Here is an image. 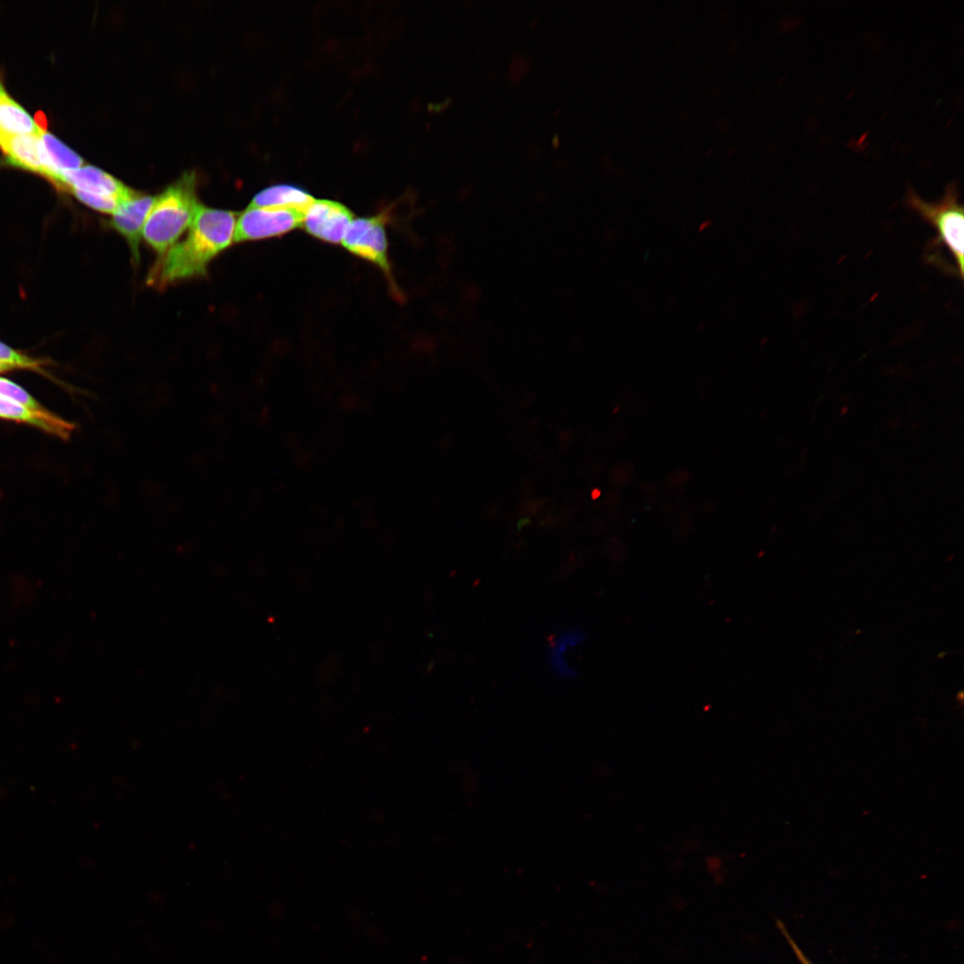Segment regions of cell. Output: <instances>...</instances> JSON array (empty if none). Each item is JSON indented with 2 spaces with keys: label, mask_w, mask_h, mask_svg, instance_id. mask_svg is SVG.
<instances>
[{
  "label": "cell",
  "mask_w": 964,
  "mask_h": 964,
  "mask_svg": "<svg viewBox=\"0 0 964 964\" xmlns=\"http://www.w3.org/2000/svg\"><path fill=\"white\" fill-rule=\"evenodd\" d=\"M584 640V635L577 630L566 632L558 639L554 648L551 652V662L553 669L559 675L562 677H572L576 674L575 671L567 667L563 660V652L569 645L577 644Z\"/></svg>",
  "instance_id": "cell-14"
},
{
  "label": "cell",
  "mask_w": 964,
  "mask_h": 964,
  "mask_svg": "<svg viewBox=\"0 0 964 964\" xmlns=\"http://www.w3.org/2000/svg\"><path fill=\"white\" fill-rule=\"evenodd\" d=\"M237 215L202 206L186 237L173 245L153 267L148 281L157 287L204 275L210 262L235 238Z\"/></svg>",
  "instance_id": "cell-1"
},
{
  "label": "cell",
  "mask_w": 964,
  "mask_h": 964,
  "mask_svg": "<svg viewBox=\"0 0 964 964\" xmlns=\"http://www.w3.org/2000/svg\"><path fill=\"white\" fill-rule=\"evenodd\" d=\"M0 418L25 422L45 431L66 438L72 425L46 409L31 410L24 405L0 395Z\"/></svg>",
  "instance_id": "cell-10"
},
{
  "label": "cell",
  "mask_w": 964,
  "mask_h": 964,
  "mask_svg": "<svg viewBox=\"0 0 964 964\" xmlns=\"http://www.w3.org/2000/svg\"><path fill=\"white\" fill-rule=\"evenodd\" d=\"M0 395L15 401L31 410L45 409L21 386L3 378H0Z\"/></svg>",
  "instance_id": "cell-16"
},
{
  "label": "cell",
  "mask_w": 964,
  "mask_h": 964,
  "mask_svg": "<svg viewBox=\"0 0 964 964\" xmlns=\"http://www.w3.org/2000/svg\"><path fill=\"white\" fill-rule=\"evenodd\" d=\"M15 369L12 365L0 361V372Z\"/></svg>",
  "instance_id": "cell-21"
},
{
  "label": "cell",
  "mask_w": 964,
  "mask_h": 964,
  "mask_svg": "<svg viewBox=\"0 0 964 964\" xmlns=\"http://www.w3.org/2000/svg\"><path fill=\"white\" fill-rule=\"evenodd\" d=\"M35 122L37 129L43 132H46L47 127V120L43 112H37L35 114Z\"/></svg>",
  "instance_id": "cell-19"
},
{
  "label": "cell",
  "mask_w": 964,
  "mask_h": 964,
  "mask_svg": "<svg viewBox=\"0 0 964 964\" xmlns=\"http://www.w3.org/2000/svg\"><path fill=\"white\" fill-rule=\"evenodd\" d=\"M29 114L12 100L0 83V137L39 133Z\"/></svg>",
  "instance_id": "cell-12"
},
{
  "label": "cell",
  "mask_w": 964,
  "mask_h": 964,
  "mask_svg": "<svg viewBox=\"0 0 964 964\" xmlns=\"http://www.w3.org/2000/svg\"><path fill=\"white\" fill-rule=\"evenodd\" d=\"M528 523H529V519H520V520L519 521V523H518V528H519V529H520V528H523V527H524L525 525H527V524H528Z\"/></svg>",
  "instance_id": "cell-22"
},
{
  "label": "cell",
  "mask_w": 964,
  "mask_h": 964,
  "mask_svg": "<svg viewBox=\"0 0 964 964\" xmlns=\"http://www.w3.org/2000/svg\"><path fill=\"white\" fill-rule=\"evenodd\" d=\"M154 197L134 192L112 213V227L127 240L134 260H139V244L143 229L154 203Z\"/></svg>",
  "instance_id": "cell-8"
},
{
  "label": "cell",
  "mask_w": 964,
  "mask_h": 964,
  "mask_svg": "<svg viewBox=\"0 0 964 964\" xmlns=\"http://www.w3.org/2000/svg\"><path fill=\"white\" fill-rule=\"evenodd\" d=\"M0 361L16 368L36 370L39 363L0 342Z\"/></svg>",
  "instance_id": "cell-17"
},
{
  "label": "cell",
  "mask_w": 964,
  "mask_h": 964,
  "mask_svg": "<svg viewBox=\"0 0 964 964\" xmlns=\"http://www.w3.org/2000/svg\"><path fill=\"white\" fill-rule=\"evenodd\" d=\"M312 201L313 198L298 187L275 185L256 194L250 206L288 209L304 212Z\"/></svg>",
  "instance_id": "cell-11"
},
{
  "label": "cell",
  "mask_w": 964,
  "mask_h": 964,
  "mask_svg": "<svg viewBox=\"0 0 964 964\" xmlns=\"http://www.w3.org/2000/svg\"><path fill=\"white\" fill-rule=\"evenodd\" d=\"M352 212L330 200H314L303 212L302 227L312 237L327 243H342L352 223Z\"/></svg>",
  "instance_id": "cell-6"
},
{
  "label": "cell",
  "mask_w": 964,
  "mask_h": 964,
  "mask_svg": "<svg viewBox=\"0 0 964 964\" xmlns=\"http://www.w3.org/2000/svg\"><path fill=\"white\" fill-rule=\"evenodd\" d=\"M385 224L381 215L354 219L341 244L352 253L379 267L392 281Z\"/></svg>",
  "instance_id": "cell-5"
},
{
  "label": "cell",
  "mask_w": 964,
  "mask_h": 964,
  "mask_svg": "<svg viewBox=\"0 0 964 964\" xmlns=\"http://www.w3.org/2000/svg\"><path fill=\"white\" fill-rule=\"evenodd\" d=\"M71 191L89 207L105 213H114L122 203L115 197L99 195L79 189H71Z\"/></svg>",
  "instance_id": "cell-15"
},
{
  "label": "cell",
  "mask_w": 964,
  "mask_h": 964,
  "mask_svg": "<svg viewBox=\"0 0 964 964\" xmlns=\"http://www.w3.org/2000/svg\"><path fill=\"white\" fill-rule=\"evenodd\" d=\"M40 137L51 162L60 174L83 166L82 158L54 135L40 131Z\"/></svg>",
  "instance_id": "cell-13"
},
{
  "label": "cell",
  "mask_w": 964,
  "mask_h": 964,
  "mask_svg": "<svg viewBox=\"0 0 964 964\" xmlns=\"http://www.w3.org/2000/svg\"><path fill=\"white\" fill-rule=\"evenodd\" d=\"M711 225H712V220H705L702 223H700V225L698 226V231L699 232H703V231L707 230Z\"/></svg>",
  "instance_id": "cell-20"
},
{
  "label": "cell",
  "mask_w": 964,
  "mask_h": 964,
  "mask_svg": "<svg viewBox=\"0 0 964 964\" xmlns=\"http://www.w3.org/2000/svg\"><path fill=\"white\" fill-rule=\"evenodd\" d=\"M0 146L8 163L38 172L56 184L60 173L51 162L39 133L0 137Z\"/></svg>",
  "instance_id": "cell-7"
},
{
  "label": "cell",
  "mask_w": 964,
  "mask_h": 964,
  "mask_svg": "<svg viewBox=\"0 0 964 964\" xmlns=\"http://www.w3.org/2000/svg\"><path fill=\"white\" fill-rule=\"evenodd\" d=\"M906 203L909 208L918 214L936 230V239L933 242L943 245L957 264L960 278H963L964 266V211L959 202L956 183L947 186L943 196L937 202L927 203L910 187L907 192Z\"/></svg>",
  "instance_id": "cell-3"
},
{
  "label": "cell",
  "mask_w": 964,
  "mask_h": 964,
  "mask_svg": "<svg viewBox=\"0 0 964 964\" xmlns=\"http://www.w3.org/2000/svg\"><path fill=\"white\" fill-rule=\"evenodd\" d=\"M303 220V212L249 206L237 215L234 241L239 243L278 237L302 227Z\"/></svg>",
  "instance_id": "cell-4"
},
{
  "label": "cell",
  "mask_w": 964,
  "mask_h": 964,
  "mask_svg": "<svg viewBox=\"0 0 964 964\" xmlns=\"http://www.w3.org/2000/svg\"><path fill=\"white\" fill-rule=\"evenodd\" d=\"M200 207L195 178L186 173L154 199L143 229L145 241L162 256L189 229Z\"/></svg>",
  "instance_id": "cell-2"
},
{
  "label": "cell",
  "mask_w": 964,
  "mask_h": 964,
  "mask_svg": "<svg viewBox=\"0 0 964 964\" xmlns=\"http://www.w3.org/2000/svg\"><path fill=\"white\" fill-rule=\"evenodd\" d=\"M777 925H778V927L780 928L782 934L784 935V936L787 940L788 943L790 944L793 952H794V954H795L796 958L798 959V960L800 961V963L801 964H814L806 956V954L802 951V949L797 945V943L792 938L791 935L788 933V931L786 930L785 926L780 921H777Z\"/></svg>",
  "instance_id": "cell-18"
},
{
  "label": "cell",
  "mask_w": 964,
  "mask_h": 964,
  "mask_svg": "<svg viewBox=\"0 0 964 964\" xmlns=\"http://www.w3.org/2000/svg\"><path fill=\"white\" fill-rule=\"evenodd\" d=\"M57 185L69 190L79 189L99 195L115 197L122 202L135 192L112 175L91 165L62 172Z\"/></svg>",
  "instance_id": "cell-9"
}]
</instances>
